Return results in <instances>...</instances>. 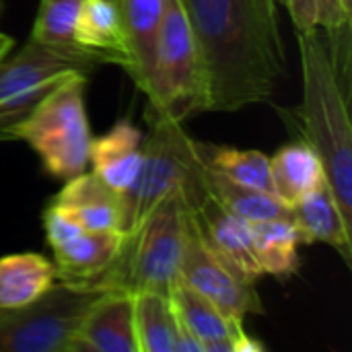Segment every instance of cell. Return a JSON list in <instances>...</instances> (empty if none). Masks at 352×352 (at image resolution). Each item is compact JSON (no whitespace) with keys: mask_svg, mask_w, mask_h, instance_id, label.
I'll use <instances>...</instances> for the list:
<instances>
[{"mask_svg":"<svg viewBox=\"0 0 352 352\" xmlns=\"http://www.w3.org/2000/svg\"><path fill=\"white\" fill-rule=\"evenodd\" d=\"M208 82V111L266 103L287 74L276 0H182Z\"/></svg>","mask_w":352,"mask_h":352,"instance_id":"obj_1","label":"cell"},{"mask_svg":"<svg viewBox=\"0 0 352 352\" xmlns=\"http://www.w3.org/2000/svg\"><path fill=\"white\" fill-rule=\"evenodd\" d=\"M303 99L299 107V122L303 140L318 153L328 188L352 223V128L349 101L342 93L326 39L320 29L297 33Z\"/></svg>","mask_w":352,"mask_h":352,"instance_id":"obj_2","label":"cell"},{"mask_svg":"<svg viewBox=\"0 0 352 352\" xmlns=\"http://www.w3.org/2000/svg\"><path fill=\"white\" fill-rule=\"evenodd\" d=\"M146 122L148 134L142 138L140 171L134 184L120 194L124 235L134 231L153 206L171 192H184L192 210L210 198L206 188L208 165L184 124L153 109H146Z\"/></svg>","mask_w":352,"mask_h":352,"instance_id":"obj_3","label":"cell"},{"mask_svg":"<svg viewBox=\"0 0 352 352\" xmlns=\"http://www.w3.org/2000/svg\"><path fill=\"white\" fill-rule=\"evenodd\" d=\"M190 219L192 208L184 192L161 198L136 229L124 235L116 260L93 287L169 297L173 283L179 278Z\"/></svg>","mask_w":352,"mask_h":352,"instance_id":"obj_4","label":"cell"},{"mask_svg":"<svg viewBox=\"0 0 352 352\" xmlns=\"http://www.w3.org/2000/svg\"><path fill=\"white\" fill-rule=\"evenodd\" d=\"M87 74L62 76L12 130V140H25L41 159L45 171L70 179L89 165L91 128L85 107Z\"/></svg>","mask_w":352,"mask_h":352,"instance_id":"obj_5","label":"cell"},{"mask_svg":"<svg viewBox=\"0 0 352 352\" xmlns=\"http://www.w3.org/2000/svg\"><path fill=\"white\" fill-rule=\"evenodd\" d=\"M146 109L182 124L196 113L208 111L206 72L182 0H165Z\"/></svg>","mask_w":352,"mask_h":352,"instance_id":"obj_6","label":"cell"},{"mask_svg":"<svg viewBox=\"0 0 352 352\" xmlns=\"http://www.w3.org/2000/svg\"><path fill=\"white\" fill-rule=\"evenodd\" d=\"M109 291L56 280L33 303L0 320V352H70L82 318Z\"/></svg>","mask_w":352,"mask_h":352,"instance_id":"obj_7","label":"cell"},{"mask_svg":"<svg viewBox=\"0 0 352 352\" xmlns=\"http://www.w3.org/2000/svg\"><path fill=\"white\" fill-rule=\"evenodd\" d=\"M179 278L194 291L212 301L225 316L243 322L245 316H262L264 305L256 291V285L237 278L206 245L198 223L190 219L188 241L184 250V260L179 268Z\"/></svg>","mask_w":352,"mask_h":352,"instance_id":"obj_8","label":"cell"},{"mask_svg":"<svg viewBox=\"0 0 352 352\" xmlns=\"http://www.w3.org/2000/svg\"><path fill=\"white\" fill-rule=\"evenodd\" d=\"M103 64L109 62L101 54L56 47L29 37L19 54L10 58L4 56L0 60V97L56 76H64L68 72L89 74Z\"/></svg>","mask_w":352,"mask_h":352,"instance_id":"obj_9","label":"cell"},{"mask_svg":"<svg viewBox=\"0 0 352 352\" xmlns=\"http://www.w3.org/2000/svg\"><path fill=\"white\" fill-rule=\"evenodd\" d=\"M173 311L200 340L204 352H262L264 346L245 334L243 322L225 316L212 301L177 278L169 291Z\"/></svg>","mask_w":352,"mask_h":352,"instance_id":"obj_10","label":"cell"},{"mask_svg":"<svg viewBox=\"0 0 352 352\" xmlns=\"http://www.w3.org/2000/svg\"><path fill=\"white\" fill-rule=\"evenodd\" d=\"M192 212L206 245L217 254V258L237 278L256 285L264 272L256 256L252 223L227 212L212 200V196Z\"/></svg>","mask_w":352,"mask_h":352,"instance_id":"obj_11","label":"cell"},{"mask_svg":"<svg viewBox=\"0 0 352 352\" xmlns=\"http://www.w3.org/2000/svg\"><path fill=\"white\" fill-rule=\"evenodd\" d=\"M70 352H138L132 295L105 293L82 318Z\"/></svg>","mask_w":352,"mask_h":352,"instance_id":"obj_12","label":"cell"},{"mask_svg":"<svg viewBox=\"0 0 352 352\" xmlns=\"http://www.w3.org/2000/svg\"><path fill=\"white\" fill-rule=\"evenodd\" d=\"M291 221L301 243H326L352 266V223L338 208L328 182L291 204Z\"/></svg>","mask_w":352,"mask_h":352,"instance_id":"obj_13","label":"cell"},{"mask_svg":"<svg viewBox=\"0 0 352 352\" xmlns=\"http://www.w3.org/2000/svg\"><path fill=\"white\" fill-rule=\"evenodd\" d=\"M113 4L120 14L130 56L128 74L132 76L136 87L148 97L153 87L155 45L165 0H113Z\"/></svg>","mask_w":352,"mask_h":352,"instance_id":"obj_14","label":"cell"},{"mask_svg":"<svg viewBox=\"0 0 352 352\" xmlns=\"http://www.w3.org/2000/svg\"><path fill=\"white\" fill-rule=\"evenodd\" d=\"M142 132L128 120H120L109 132L91 140V171L113 192L124 194L142 165Z\"/></svg>","mask_w":352,"mask_h":352,"instance_id":"obj_15","label":"cell"},{"mask_svg":"<svg viewBox=\"0 0 352 352\" xmlns=\"http://www.w3.org/2000/svg\"><path fill=\"white\" fill-rule=\"evenodd\" d=\"M52 204L66 210L85 231H122L120 194L107 188L93 171L66 179Z\"/></svg>","mask_w":352,"mask_h":352,"instance_id":"obj_16","label":"cell"},{"mask_svg":"<svg viewBox=\"0 0 352 352\" xmlns=\"http://www.w3.org/2000/svg\"><path fill=\"white\" fill-rule=\"evenodd\" d=\"M122 231H80L66 243L52 248L56 280L93 285L116 260Z\"/></svg>","mask_w":352,"mask_h":352,"instance_id":"obj_17","label":"cell"},{"mask_svg":"<svg viewBox=\"0 0 352 352\" xmlns=\"http://www.w3.org/2000/svg\"><path fill=\"white\" fill-rule=\"evenodd\" d=\"M56 283L54 264L39 254L0 258V309L14 311L41 297Z\"/></svg>","mask_w":352,"mask_h":352,"instance_id":"obj_18","label":"cell"},{"mask_svg":"<svg viewBox=\"0 0 352 352\" xmlns=\"http://www.w3.org/2000/svg\"><path fill=\"white\" fill-rule=\"evenodd\" d=\"M270 173L274 194L289 206L326 182L324 165L305 140L278 148L270 157Z\"/></svg>","mask_w":352,"mask_h":352,"instance_id":"obj_19","label":"cell"},{"mask_svg":"<svg viewBox=\"0 0 352 352\" xmlns=\"http://www.w3.org/2000/svg\"><path fill=\"white\" fill-rule=\"evenodd\" d=\"M76 41L82 50L101 54L109 64H118L128 72L130 56L113 0H82Z\"/></svg>","mask_w":352,"mask_h":352,"instance_id":"obj_20","label":"cell"},{"mask_svg":"<svg viewBox=\"0 0 352 352\" xmlns=\"http://www.w3.org/2000/svg\"><path fill=\"white\" fill-rule=\"evenodd\" d=\"M206 188L217 204L252 225L272 219H291V206L285 204L278 196L235 184L210 167L206 169Z\"/></svg>","mask_w":352,"mask_h":352,"instance_id":"obj_21","label":"cell"},{"mask_svg":"<svg viewBox=\"0 0 352 352\" xmlns=\"http://www.w3.org/2000/svg\"><path fill=\"white\" fill-rule=\"evenodd\" d=\"M254 248L264 274L289 280L301 266L299 233L291 219H272L252 225Z\"/></svg>","mask_w":352,"mask_h":352,"instance_id":"obj_22","label":"cell"},{"mask_svg":"<svg viewBox=\"0 0 352 352\" xmlns=\"http://www.w3.org/2000/svg\"><path fill=\"white\" fill-rule=\"evenodd\" d=\"M200 155L204 163L221 173L223 177L241 184L245 188L262 190L274 194L272 173H270V157L262 151L254 148H233V146H217L198 142ZM276 196V194H274Z\"/></svg>","mask_w":352,"mask_h":352,"instance_id":"obj_23","label":"cell"},{"mask_svg":"<svg viewBox=\"0 0 352 352\" xmlns=\"http://www.w3.org/2000/svg\"><path fill=\"white\" fill-rule=\"evenodd\" d=\"M132 311L138 352H175V314L169 297L136 293Z\"/></svg>","mask_w":352,"mask_h":352,"instance_id":"obj_24","label":"cell"},{"mask_svg":"<svg viewBox=\"0 0 352 352\" xmlns=\"http://www.w3.org/2000/svg\"><path fill=\"white\" fill-rule=\"evenodd\" d=\"M80 8L82 0H41L31 37L56 47L82 50L76 41Z\"/></svg>","mask_w":352,"mask_h":352,"instance_id":"obj_25","label":"cell"},{"mask_svg":"<svg viewBox=\"0 0 352 352\" xmlns=\"http://www.w3.org/2000/svg\"><path fill=\"white\" fill-rule=\"evenodd\" d=\"M43 229L50 248H58L68 239H72L74 235H78L80 231H85L66 210H62L56 204H50L43 210Z\"/></svg>","mask_w":352,"mask_h":352,"instance_id":"obj_26","label":"cell"},{"mask_svg":"<svg viewBox=\"0 0 352 352\" xmlns=\"http://www.w3.org/2000/svg\"><path fill=\"white\" fill-rule=\"evenodd\" d=\"M276 2H283L287 6L297 33L320 29V25H318V0H276Z\"/></svg>","mask_w":352,"mask_h":352,"instance_id":"obj_27","label":"cell"},{"mask_svg":"<svg viewBox=\"0 0 352 352\" xmlns=\"http://www.w3.org/2000/svg\"><path fill=\"white\" fill-rule=\"evenodd\" d=\"M352 16L344 10L342 0H318V25L324 31L336 29L344 23H351Z\"/></svg>","mask_w":352,"mask_h":352,"instance_id":"obj_28","label":"cell"},{"mask_svg":"<svg viewBox=\"0 0 352 352\" xmlns=\"http://www.w3.org/2000/svg\"><path fill=\"white\" fill-rule=\"evenodd\" d=\"M12 45H14V39L10 35H6V33H0V60L4 56H8V52H10Z\"/></svg>","mask_w":352,"mask_h":352,"instance_id":"obj_29","label":"cell"},{"mask_svg":"<svg viewBox=\"0 0 352 352\" xmlns=\"http://www.w3.org/2000/svg\"><path fill=\"white\" fill-rule=\"evenodd\" d=\"M342 6H344V10L352 16V0H342Z\"/></svg>","mask_w":352,"mask_h":352,"instance_id":"obj_30","label":"cell"},{"mask_svg":"<svg viewBox=\"0 0 352 352\" xmlns=\"http://www.w3.org/2000/svg\"><path fill=\"white\" fill-rule=\"evenodd\" d=\"M2 12H4V0H0V16H2Z\"/></svg>","mask_w":352,"mask_h":352,"instance_id":"obj_31","label":"cell"},{"mask_svg":"<svg viewBox=\"0 0 352 352\" xmlns=\"http://www.w3.org/2000/svg\"><path fill=\"white\" fill-rule=\"evenodd\" d=\"M6 314H8V311H4V309H0V320H2V318H4Z\"/></svg>","mask_w":352,"mask_h":352,"instance_id":"obj_32","label":"cell"}]
</instances>
